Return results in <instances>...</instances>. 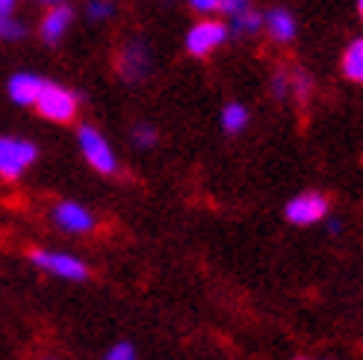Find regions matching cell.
Here are the masks:
<instances>
[{
  "mask_svg": "<svg viewBox=\"0 0 363 360\" xmlns=\"http://www.w3.org/2000/svg\"><path fill=\"white\" fill-rule=\"evenodd\" d=\"M230 21H233V24H230V30L237 33V35H242V33H254V30H260V27H263V15L245 9V12H240V15H233Z\"/></svg>",
  "mask_w": 363,
  "mask_h": 360,
  "instance_id": "5bb4252c",
  "label": "cell"
},
{
  "mask_svg": "<svg viewBox=\"0 0 363 360\" xmlns=\"http://www.w3.org/2000/svg\"><path fill=\"white\" fill-rule=\"evenodd\" d=\"M104 360H136V349L130 343H116Z\"/></svg>",
  "mask_w": 363,
  "mask_h": 360,
  "instance_id": "e0dca14e",
  "label": "cell"
},
{
  "mask_svg": "<svg viewBox=\"0 0 363 360\" xmlns=\"http://www.w3.org/2000/svg\"><path fill=\"white\" fill-rule=\"evenodd\" d=\"M30 260L39 269H45V272L65 278V281H86L89 278V269L83 260L71 257V254H60V251H33Z\"/></svg>",
  "mask_w": 363,
  "mask_h": 360,
  "instance_id": "277c9868",
  "label": "cell"
},
{
  "mask_svg": "<svg viewBox=\"0 0 363 360\" xmlns=\"http://www.w3.org/2000/svg\"><path fill=\"white\" fill-rule=\"evenodd\" d=\"M245 121H248V113H245L242 103H228V106H225V113H222V128H225V133H240V130L245 128Z\"/></svg>",
  "mask_w": 363,
  "mask_h": 360,
  "instance_id": "4fadbf2b",
  "label": "cell"
},
{
  "mask_svg": "<svg viewBox=\"0 0 363 360\" xmlns=\"http://www.w3.org/2000/svg\"><path fill=\"white\" fill-rule=\"evenodd\" d=\"M263 24H266L269 35L275 42H289L296 35V18L289 15L286 9H269L263 15Z\"/></svg>",
  "mask_w": 363,
  "mask_h": 360,
  "instance_id": "8fae6325",
  "label": "cell"
},
{
  "mask_svg": "<svg viewBox=\"0 0 363 360\" xmlns=\"http://www.w3.org/2000/svg\"><path fill=\"white\" fill-rule=\"evenodd\" d=\"M228 39V27L219 21H201L186 33V50L192 57H207L213 47H219Z\"/></svg>",
  "mask_w": 363,
  "mask_h": 360,
  "instance_id": "8992f818",
  "label": "cell"
},
{
  "mask_svg": "<svg viewBox=\"0 0 363 360\" xmlns=\"http://www.w3.org/2000/svg\"><path fill=\"white\" fill-rule=\"evenodd\" d=\"M342 71L354 83H363V39H354L342 53Z\"/></svg>",
  "mask_w": 363,
  "mask_h": 360,
  "instance_id": "7c38bea8",
  "label": "cell"
},
{
  "mask_svg": "<svg viewBox=\"0 0 363 360\" xmlns=\"http://www.w3.org/2000/svg\"><path fill=\"white\" fill-rule=\"evenodd\" d=\"M357 12H360V18H363V0H360V4H357Z\"/></svg>",
  "mask_w": 363,
  "mask_h": 360,
  "instance_id": "484cf974",
  "label": "cell"
},
{
  "mask_svg": "<svg viewBox=\"0 0 363 360\" xmlns=\"http://www.w3.org/2000/svg\"><path fill=\"white\" fill-rule=\"evenodd\" d=\"M298 360H313V357H298Z\"/></svg>",
  "mask_w": 363,
  "mask_h": 360,
  "instance_id": "4316f807",
  "label": "cell"
},
{
  "mask_svg": "<svg viewBox=\"0 0 363 360\" xmlns=\"http://www.w3.org/2000/svg\"><path fill=\"white\" fill-rule=\"evenodd\" d=\"M42 4H50V6H60V4H65V0H42Z\"/></svg>",
  "mask_w": 363,
  "mask_h": 360,
  "instance_id": "d4e9b609",
  "label": "cell"
},
{
  "mask_svg": "<svg viewBox=\"0 0 363 360\" xmlns=\"http://www.w3.org/2000/svg\"><path fill=\"white\" fill-rule=\"evenodd\" d=\"M328 230H331V233H340V230H342V225H340V222H328Z\"/></svg>",
  "mask_w": 363,
  "mask_h": 360,
  "instance_id": "cb8c5ba5",
  "label": "cell"
},
{
  "mask_svg": "<svg viewBox=\"0 0 363 360\" xmlns=\"http://www.w3.org/2000/svg\"><path fill=\"white\" fill-rule=\"evenodd\" d=\"M71 21H74V12H71L65 4L50 6V12L42 18V39L48 45H57L65 35V30L71 27Z\"/></svg>",
  "mask_w": 363,
  "mask_h": 360,
  "instance_id": "30bf717a",
  "label": "cell"
},
{
  "mask_svg": "<svg viewBox=\"0 0 363 360\" xmlns=\"http://www.w3.org/2000/svg\"><path fill=\"white\" fill-rule=\"evenodd\" d=\"M272 95H275V98H286V77L284 74H278L275 80H272Z\"/></svg>",
  "mask_w": 363,
  "mask_h": 360,
  "instance_id": "7402d4cb",
  "label": "cell"
},
{
  "mask_svg": "<svg viewBox=\"0 0 363 360\" xmlns=\"http://www.w3.org/2000/svg\"><path fill=\"white\" fill-rule=\"evenodd\" d=\"M33 106L50 121H71L77 116V95L68 92V89L60 86V83H48L45 80L42 92H39V98H35Z\"/></svg>",
  "mask_w": 363,
  "mask_h": 360,
  "instance_id": "6da1fadb",
  "label": "cell"
},
{
  "mask_svg": "<svg viewBox=\"0 0 363 360\" xmlns=\"http://www.w3.org/2000/svg\"><path fill=\"white\" fill-rule=\"evenodd\" d=\"M77 142H80L83 157L92 163V169H98L101 174H113L116 171V154L110 148V142H106L95 128L83 124V128L77 130Z\"/></svg>",
  "mask_w": 363,
  "mask_h": 360,
  "instance_id": "3957f363",
  "label": "cell"
},
{
  "mask_svg": "<svg viewBox=\"0 0 363 360\" xmlns=\"http://www.w3.org/2000/svg\"><path fill=\"white\" fill-rule=\"evenodd\" d=\"M293 83H296V95H298L301 101H304L307 95H311V77H307L304 71H298V74L293 77Z\"/></svg>",
  "mask_w": 363,
  "mask_h": 360,
  "instance_id": "ffe728a7",
  "label": "cell"
},
{
  "mask_svg": "<svg viewBox=\"0 0 363 360\" xmlns=\"http://www.w3.org/2000/svg\"><path fill=\"white\" fill-rule=\"evenodd\" d=\"M53 222H57L62 230H68V233H89L95 227V215L89 213L83 204L62 201V204L53 207Z\"/></svg>",
  "mask_w": 363,
  "mask_h": 360,
  "instance_id": "52a82bcc",
  "label": "cell"
},
{
  "mask_svg": "<svg viewBox=\"0 0 363 360\" xmlns=\"http://www.w3.org/2000/svg\"><path fill=\"white\" fill-rule=\"evenodd\" d=\"M219 9L225 12V15H240V12H245V9H251L248 6V0H222V4H219Z\"/></svg>",
  "mask_w": 363,
  "mask_h": 360,
  "instance_id": "d6986e66",
  "label": "cell"
},
{
  "mask_svg": "<svg viewBox=\"0 0 363 360\" xmlns=\"http://www.w3.org/2000/svg\"><path fill=\"white\" fill-rule=\"evenodd\" d=\"M222 0H189V6L198 9V12H213V9H219Z\"/></svg>",
  "mask_w": 363,
  "mask_h": 360,
  "instance_id": "44dd1931",
  "label": "cell"
},
{
  "mask_svg": "<svg viewBox=\"0 0 363 360\" xmlns=\"http://www.w3.org/2000/svg\"><path fill=\"white\" fill-rule=\"evenodd\" d=\"M15 6V0H0V15H9Z\"/></svg>",
  "mask_w": 363,
  "mask_h": 360,
  "instance_id": "603a6c76",
  "label": "cell"
},
{
  "mask_svg": "<svg viewBox=\"0 0 363 360\" xmlns=\"http://www.w3.org/2000/svg\"><path fill=\"white\" fill-rule=\"evenodd\" d=\"M328 198L319 195V192H301L296 195L293 201L286 204V219L293 222V225H316L322 222L325 215H328Z\"/></svg>",
  "mask_w": 363,
  "mask_h": 360,
  "instance_id": "5b68a950",
  "label": "cell"
},
{
  "mask_svg": "<svg viewBox=\"0 0 363 360\" xmlns=\"http://www.w3.org/2000/svg\"><path fill=\"white\" fill-rule=\"evenodd\" d=\"M86 15H89V21H104V18H110V15H113V6H110V4H104V0H95V4H89Z\"/></svg>",
  "mask_w": 363,
  "mask_h": 360,
  "instance_id": "ac0fdd59",
  "label": "cell"
},
{
  "mask_svg": "<svg viewBox=\"0 0 363 360\" xmlns=\"http://www.w3.org/2000/svg\"><path fill=\"white\" fill-rule=\"evenodd\" d=\"M35 157H39V151H35L33 142L0 136V177H6V180L21 177V171L30 163H35Z\"/></svg>",
  "mask_w": 363,
  "mask_h": 360,
  "instance_id": "7a4b0ae2",
  "label": "cell"
},
{
  "mask_svg": "<svg viewBox=\"0 0 363 360\" xmlns=\"http://www.w3.org/2000/svg\"><path fill=\"white\" fill-rule=\"evenodd\" d=\"M121 77L124 80H139L148 74L151 68V53L142 42H130L127 47H121Z\"/></svg>",
  "mask_w": 363,
  "mask_h": 360,
  "instance_id": "ba28073f",
  "label": "cell"
},
{
  "mask_svg": "<svg viewBox=\"0 0 363 360\" xmlns=\"http://www.w3.org/2000/svg\"><path fill=\"white\" fill-rule=\"evenodd\" d=\"M133 142H136L139 148H151L154 142H157V130L148 128V124H139V128L133 130Z\"/></svg>",
  "mask_w": 363,
  "mask_h": 360,
  "instance_id": "2e32d148",
  "label": "cell"
},
{
  "mask_svg": "<svg viewBox=\"0 0 363 360\" xmlns=\"http://www.w3.org/2000/svg\"><path fill=\"white\" fill-rule=\"evenodd\" d=\"M45 80L39 74H30V71H21V74H15L9 80V98L18 103V106H30L35 103V98H39Z\"/></svg>",
  "mask_w": 363,
  "mask_h": 360,
  "instance_id": "9c48e42d",
  "label": "cell"
},
{
  "mask_svg": "<svg viewBox=\"0 0 363 360\" xmlns=\"http://www.w3.org/2000/svg\"><path fill=\"white\" fill-rule=\"evenodd\" d=\"M24 35V27L15 21V18L9 15H0V39H6V42H15V39H21Z\"/></svg>",
  "mask_w": 363,
  "mask_h": 360,
  "instance_id": "9a60e30c",
  "label": "cell"
}]
</instances>
